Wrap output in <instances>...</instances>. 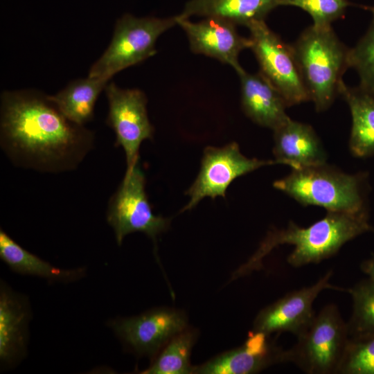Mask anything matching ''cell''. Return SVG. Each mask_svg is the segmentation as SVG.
<instances>
[{"mask_svg":"<svg viewBox=\"0 0 374 374\" xmlns=\"http://www.w3.org/2000/svg\"><path fill=\"white\" fill-rule=\"evenodd\" d=\"M93 140L91 130L69 121L41 92L1 94L0 143L16 166L42 172L71 170L92 149Z\"/></svg>","mask_w":374,"mask_h":374,"instance_id":"6da1fadb","label":"cell"},{"mask_svg":"<svg viewBox=\"0 0 374 374\" xmlns=\"http://www.w3.org/2000/svg\"><path fill=\"white\" fill-rule=\"evenodd\" d=\"M373 231L368 213L327 211L322 219L308 227L291 221L286 228L267 233L254 254L235 272V277L260 269L263 258L279 245L294 246L287 262L298 268L331 258L346 242Z\"/></svg>","mask_w":374,"mask_h":374,"instance_id":"7a4b0ae2","label":"cell"},{"mask_svg":"<svg viewBox=\"0 0 374 374\" xmlns=\"http://www.w3.org/2000/svg\"><path fill=\"white\" fill-rule=\"evenodd\" d=\"M299 72L317 112L327 110L339 96L342 76L350 68L348 48L331 27L313 25L291 45Z\"/></svg>","mask_w":374,"mask_h":374,"instance_id":"3957f363","label":"cell"},{"mask_svg":"<svg viewBox=\"0 0 374 374\" xmlns=\"http://www.w3.org/2000/svg\"><path fill=\"white\" fill-rule=\"evenodd\" d=\"M274 187L304 206H319L327 211L368 213L365 172L347 174L326 163L292 169L275 181Z\"/></svg>","mask_w":374,"mask_h":374,"instance_id":"277c9868","label":"cell"},{"mask_svg":"<svg viewBox=\"0 0 374 374\" xmlns=\"http://www.w3.org/2000/svg\"><path fill=\"white\" fill-rule=\"evenodd\" d=\"M177 15L136 17L125 14L115 24L110 44L93 63L89 77L109 80L117 73L153 56L157 39L177 25Z\"/></svg>","mask_w":374,"mask_h":374,"instance_id":"5b68a950","label":"cell"},{"mask_svg":"<svg viewBox=\"0 0 374 374\" xmlns=\"http://www.w3.org/2000/svg\"><path fill=\"white\" fill-rule=\"evenodd\" d=\"M350 337L338 307L325 305L297 341L285 350V362L308 374H337Z\"/></svg>","mask_w":374,"mask_h":374,"instance_id":"8992f818","label":"cell"},{"mask_svg":"<svg viewBox=\"0 0 374 374\" xmlns=\"http://www.w3.org/2000/svg\"><path fill=\"white\" fill-rule=\"evenodd\" d=\"M107 220L112 227L117 244L126 235L141 232L155 243L157 237L166 231L170 219L155 215L145 192V177L139 163L125 176L110 197Z\"/></svg>","mask_w":374,"mask_h":374,"instance_id":"52a82bcc","label":"cell"},{"mask_svg":"<svg viewBox=\"0 0 374 374\" xmlns=\"http://www.w3.org/2000/svg\"><path fill=\"white\" fill-rule=\"evenodd\" d=\"M246 27L259 72L280 92L288 107L310 100L291 47L272 31L265 20Z\"/></svg>","mask_w":374,"mask_h":374,"instance_id":"ba28073f","label":"cell"},{"mask_svg":"<svg viewBox=\"0 0 374 374\" xmlns=\"http://www.w3.org/2000/svg\"><path fill=\"white\" fill-rule=\"evenodd\" d=\"M105 91L109 105L106 123L115 133V145L124 150L127 171L139 163L142 142L153 138L147 97L139 89H122L114 82L107 84Z\"/></svg>","mask_w":374,"mask_h":374,"instance_id":"9c48e42d","label":"cell"},{"mask_svg":"<svg viewBox=\"0 0 374 374\" xmlns=\"http://www.w3.org/2000/svg\"><path fill=\"white\" fill-rule=\"evenodd\" d=\"M279 164L243 155L235 142L204 150L199 172L186 194L190 199L182 211L192 209L205 197H226V190L237 178L265 166Z\"/></svg>","mask_w":374,"mask_h":374,"instance_id":"30bf717a","label":"cell"},{"mask_svg":"<svg viewBox=\"0 0 374 374\" xmlns=\"http://www.w3.org/2000/svg\"><path fill=\"white\" fill-rule=\"evenodd\" d=\"M332 271H328L315 283L286 294L262 309L256 316L253 331L272 333L290 332L296 337L305 331L316 314L313 303L324 290L347 292V289L330 283Z\"/></svg>","mask_w":374,"mask_h":374,"instance_id":"8fae6325","label":"cell"},{"mask_svg":"<svg viewBox=\"0 0 374 374\" xmlns=\"http://www.w3.org/2000/svg\"><path fill=\"white\" fill-rule=\"evenodd\" d=\"M186 326L187 318L184 312L164 308L136 317L118 318L110 323L127 348L137 355L152 357Z\"/></svg>","mask_w":374,"mask_h":374,"instance_id":"7c38bea8","label":"cell"},{"mask_svg":"<svg viewBox=\"0 0 374 374\" xmlns=\"http://www.w3.org/2000/svg\"><path fill=\"white\" fill-rule=\"evenodd\" d=\"M177 21L187 36L192 52L228 64L237 73L244 69L239 63V55L250 48L251 42L249 37L238 33L236 24L215 17H206L194 22L178 15Z\"/></svg>","mask_w":374,"mask_h":374,"instance_id":"4fadbf2b","label":"cell"},{"mask_svg":"<svg viewBox=\"0 0 374 374\" xmlns=\"http://www.w3.org/2000/svg\"><path fill=\"white\" fill-rule=\"evenodd\" d=\"M284 362L285 350L277 346L269 335L253 331L242 346L194 366L193 373L252 374Z\"/></svg>","mask_w":374,"mask_h":374,"instance_id":"5bb4252c","label":"cell"},{"mask_svg":"<svg viewBox=\"0 0 374 374\" xmlns=\"http://www.w3.org/2000/svg\"><path fill=\"white\" fill-rule=\"evenodd\" d=\"M30 309L28 299L4 283L0 289V360L13 366L26 355Z\"/></svg>","mask_w":374,"mask_h":374,"instance_id":"9a60e30c","label":"cell"},{"mask_svg":"<svg viewBox=\"0 0 374 374\" xmlns=\"http://www.w3.org/2000/svg\"><path fill=\"white\" fill-rule=\"evenodd\" d=\"M273 153L279 164L292 169L326 163V152L313 127L290 118L274 130Z\"/></svg>","mask_w":374,"mask_h":374,"instance_id":"2e32d148","label":"cell"},{"mask_svg":"<svg viewBox=\"0 0 374 374\" xmlns=\"http://www.w3.org/2000/svg\"><path fill=\"white\" fill-rule=\"evenodd\" d=\"M240 80L241 105L246 116L258 125L273 131L290 118L288 107L280 92L260 72L244 69L237 73Z\"/></svg>","mask_w":374,"mask_h":374,"instance_id":"e0dca14e","label":"cell"},{"mask_svg":"<svg viewBox=\"0 0 374 374\" xmlns=\"http://www.w3.org/2000/svg\"><path fill=\"white\" fill-rule=\"evenodd\" d=\"M338 92L348 104L351 114L348 141L351 154L359 158L374 155V94L360 86H348L343 80Z\"/></svg>","mask_w":374,"mask_h":374,"instance_id":"ac0fdd59","label":"cell"},{"mask_svg":"<svg viewBox=\"0 0 374 374\" xmlns=\"http://www.w3.org/2000/svg\"><path fill=\"white\" fill-rule=\"evenodd\" d=\"M280 6L281 0H190L179 15L182 18L215 17L247 26L253 21L265 20Z\"/></svg>","mask_w":374,"mask_h":374,"instance_id":"d6986e66","label":"cell"},{"mask_svg":"<svg viewBox=\"0 0 374 374\" xmlns=\"http://www.w3.org/2000/svg\"><path fill=\"white\" fill-rule=\"evenodd\" d=\"M0 258L14 271L44 278L49 281L69 283L82 278L84 268L62 269L54 267L21 247L0 230Z\"/></svg>","mask_w":374,"mask_h":374,"instance_id":"ffe728a7","label":"cell"},{"mask_svg":"<svg viewBox=\"0 0 374 374\" xmlns=\"http://www.w3.org/2000/svg\"><path fill=\"white\" fill-rule=\"evenodd\" d=\"M109 80L87 77L71 81L48 98L69 121L84 125L93 117L94 105Z\"/></svg>","mask_w":374,"mask_h":374,"instance_id":"44dd1931","label":"cell"},{"mask_svg":"<svg viewBox=\"0 0 374 374\" xmlns=\"http://www.w3.org/2000/svg\"><path fill=\"white\" fill-rule=\"evenodd\" d=\"M196 339V332L185 329L173 337L159 351L151 365L142 374H188L194 366L190 355Z\"/></svg>","mask_w":374,"mask_h":374,"instance_id":"7402d4cb","label":"cell"},{"mask_svg":"<svg viewBox=\"0 0 374 374\" xmlns=\"http://www.w3.org/2000/svg\"><path fill=\"white\" fill-rule=\"evenodd\" d=\"M353 310L347 321L350 339L374 337V280L368 277L347 289Z\"/></svg>","mask_w":374,"mask_h":374,"instance_id":"603a6c76","label":"cell"},{"mask_svg":"<svg viewBox=\"0 0 374 374\" xmlns=\"http://www.w3.org/2000/svg\"><path fill=\"white\" fill-rule=\"evenodd\" d=\"M371 12L373 17L368 28L350 48L349 62L359 75V86L374 94V8Z\"/></svg>","mask_w":374,"mask_h":374,"instance_id":"cb8c5ba5","label":"cell"},{"mask_svg":"<svg viewBox=\"0 0 374 374\" xmlns=\"http://www.w3.org/2000/svg\"><path fill=\"white\" fill-rule=\"evenodd\" d=\"M337 374H374V337L350 338Z\"/></svg>","mask_w":374,"mask_h":374,"instance_id":"d4e9b609","label":"cell"},{"mask_svg":"<svg viewBox=\"0 0 374 374\" xmlns=\"http://www.w3.org/2000/svg\"><path fill=\"white\" fill-rule=\"evenodd\" d=\"M281 6L299 8L311 16L313 26L327 28L331 27L332 23L342 17L346 8L354 4L348 0H281Z\"/></svg>","mask_w":374,"mask_h":374,"instance_id":"484cf974","label":"cell"},{"mask_svg":"<svg viewBox=\"0 0 374 374\" xmlns=\"http://www.w3.org/2000/svg\"><path fill=\"white\" fill-rule=\"evenodd\" d=\"M360 269L368 277L374 280V254L361 262Z\"/></svg>","mask_w":374,"mask_h":374,"instance_id":"4316f807","label":"cell"}]
</instances>
